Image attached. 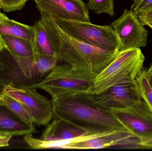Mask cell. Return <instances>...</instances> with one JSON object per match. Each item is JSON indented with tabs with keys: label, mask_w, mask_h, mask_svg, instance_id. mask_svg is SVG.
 Listing matches in <instances>:
<instances>
[{
	"label": "cell",
	"mask_w": 152,
	"mask_h": 151,
	"mask_svg": "<svg viewBox=\"0 0 152 151\" xmlns=\"http://www.w3.org/2000/svg\"><path fill=\"white\" fill-rule=\"evenodd\" d=\"M52 102L53 117L65 119L90 132L127 130L110 111L96 103L92 93L80 92L67 95L52 99Z\"/></svg>",
	"instance_id": "6da1fadb"
},
{
	"label": "cell",
	"mask_w": 152,
	"mask_h": 151,
	"mask_svg": "<svg viewBox=\"0 0 152 151\" xmlns=\"http://www.w3.org/2000/svg\"><path fill=\"white\" fill-rule=\"evenodd\" d=\"M56 25L61 39L59 60L76 70L86 72L94 77L119 52L103 49L76 40Z\"/></svg>",
	"instance_id": "7a4b0ae2"
},
{
	"label": "cell",
	"mask_w": 152,
	"mask_h": 151,
	"mask_svg": "<svg viewBox=\"0 0 152 151\" xmlns=\"http://www.w3.org/2000/svg\"><path fill=\"white\" fill-rule=\"evenodd\" d=\"M145 57L141 49L121 51L102 72L94 77L92 93L98 95L111 87L125 82H133L143 69Z\"/></svg>",
	"instance_id": "3957f363"
},
{
	"label": "cell",
	"mask_w": 152,
	"mask_h": 151,
	"mask_svg": "<svg viewBox=\"0 0 152 151\" xmlns=\"http://www.w3.org/2000/svg\"><path fill=\"white\" fill-rule=\"evenodd\" d=\"M94 78L89 74L76 70L68 64L58 65L35 87L46 91L52 99H54L80 92L92 93Z\"/></svg>",
	"instance_id": "277c9868"
},
{
	"label": "cell",
	"mask_w": 152,
	"mask_h": 151,
	"mask_svg": "<svg viewBox=\"0 0 152 151\" xmlns=\"http://www.w3.org/2000/svg\"><path fill=\"white\" fill-rule=\"evenodd\" d=\"M50 17L58 26L76 40L110 51H121L119 40L110 26Z\"/></svg>",
	"instance_id": "5b68a950"
},
{
	"label": "cell",
	"mask_w": 152,
	"mask_h": 151,
	"mask_svg": "<svg viewBox=\"0 0 152 151\" xmlns=\"http://www.w3.org/2000/svg\"><path fill=\"white\" fill-rule=\"evenodd\" d=\"M32 58L21 57L9 48L0 51V85L21 89L40 82Z\"/></svg>",
	"instance_id": "8992f818"
},
{
	"label": "cell",
	"mask_w": 152,
	"mask_h": 151,
	"mask_svg": "<svg viewBox=\"0 0 152 151\" xmlns=\"http://www.w3.org/2000/svg\"><path fill=\"white\" fill-rule=\"evenodd\" d=\"M37 89L34 87L18 89L6 86L3 87L1 93L18 101L32 117L34 124L47 126L53 118L52 102Z\"/></svg>",
	"instance_id": "52a82bcc"
},
{
	"label": "cell",
	"mask_w": 152,
	"mask_h": 151,
	"mask_svg": "<svg viewBox=\"0 0 152 151\" xmlns=\"http://www.w3.org/2000/svg\"><path fill=\"white\" fill-rule=\"evenodd\" d=\"M110 111L140 143L152 141V113L142 99L132 106L112 109Z\"/></svg>",
	"instance_id": "ba28073f"
},
{
	"label": "cell",
	"mask_w": 152,
	"mask_h": 151,
	"mask_svg": "<svg viewBox=\"0 0 152 151\" xmlns=\"http://www.w3.org/2000/svg\"><path fill=\"white\" fill-rule=\"evenodd\" d=\"M110 26L119 40L121 51L146 46L149 33L132 9H125Z\"/></svg>",
	"instance_id": "9c48e42d"
},
{
	"label": "cell",
	"mask_w": 152,
	"mask_h": 151,
	"mask_svg": "<svg viewBox=\"0 0 152 151\" xmlns=\"http://www.w3.org/2000/svg\"><path fill=\"white\" fill-rule=\"evenodd\" d=\"M140 142L127 130H112L93 138L59 144L54 149L92 150L116 146L139 147Z\"/></svg>",
	"instance_id": "30bf717a"
},
{
	"label": "cell",
	"mask_w": 152,
	"mask_h": 151,
	"mask_svg": "<svg viewBox=\"0 0 152 151\" xmlns=\"http://www.w3.org/2000/svg\"><path fill=\"white\" fill-rule=\"evenodd\" d=\"M41 15L90 22L89 10L82 0H34Z\"/></svg>",
	"instance_id": "8fae6325"
},
{
	"label": "cell",
	"mask_w": 152,
	"mask_h": 151,
	"mask_svg": "<svg viewBox=\"0 0 152 151\" xmlns=\"http://www.w3.org/2000/svg\"><path fill=\"white\" fill-rule=\"evenodd\" d=\"M34 26L36 30L34 52L58 58L61 39L56 24L50 16L43 14Z\"/></svg>",
	"instance_id": "7c38bea8"
},
{
	"label": "cell",
	"mask_w": 152,
	"mask_h": 151,
	"mask_svg": "<svg viewBox=\"0 0 152 151\" xmlns=\"http://www.w3.org/2000/svg\"><path fill=\"white\" fill-rule=\"evenodd\" d=\"M94 98L99 106L109 111L132 106L142 100L133 87V82L114 85L99 95H94Z\"/></svg>",
	"instance_id": "4fadbf2b"
},
{
	"label": "cell",
	"mask_w": 152,
	"mask_h": 151,
	"mask_svg": "<svg viewBox=\"0 0 152 151\" xmlns=\"http://www.w3.org/2000/svg\"><path fill=\"white\" fill-rule=\"evenodd\" d=\"M36 132L34 126L26 123L4 105H0V135L25 136Z\"/></svg>",
	"instance_id": "5bb4252c"
},
{
	"label": "cell",
	"mask_w": 152,
	"mask_h": 151,
	"mask_svg": "<svg viewBox=\"0 0 152 151\" xmlns=\"http://www.w3.org/2000/svg\"><path fill=\"white\" fill-rule=\"evenodd\" d=\"M0 34L22 38L34 43L36 30L34 25H25L10 19L5 14L2 13L0 15Z\"/></svg>",
	"instance_id": "9a60e30c"
},
{
	"label": "cell",
	"mask_w": 152,
	"mask_h": 151,
	"mask_svg": "<svg viewBox=\"0 0 152 151\" xmlns=\"http://www.w3.org/2000/svg\"><path fill=\"white\" fill-rule=\"evenodd\" d=\"M1 36L9 49L16 56L26 58L34 56V50L32 42L7 35H2Z\"/></svg>",
	"instance_id": "2e32d148"
},
{
	"label": "cell",
	"mask_w": 152,
	"mask_h": 151,
	"mask_svg": "<svg viewBox=\"0 0 152 151\" xmlns=\"http://www.w3.org/2000/svg\"><path fill=\"white\" fill-rule=\"evenodd\" d=\"M133 87L137 92L152 113V87L151 79L143 69L133 82Z\"/></svg>",
	"instance_id": "e0dca14e"
},
{
	"label": "cell",
	"mask_w": 152,
	"mask_h": 151,
	"mask_svg": "<svg viewBox=\"0 0 152 151\" xmlns=\"http://www.w3.org/2000/svg\"><path fill=\"white\" fill-rule=\"evenodd\" d=\"M34 62L37 76L40 81L45 78L57 65L58 59L38 52H34Z\"/></svg>",
	"instance_id": "ac0fdd59"
},
{
	"label": "cell",
	"mask_w": 152,
	"mask_h": 151,
	"mask_svg": "<svg viewBox=\"0 0 152 151\" xmlns=\"http://www.w3.org/2000/svg\"><path fill=\"white\" fill-rule=\"evenodd\" d=\"M1 93L4 105L26 123L34 126L32 117L23 105L15 98L4 93Z\"/></svg>",
	"instance_id": "d6986e66"
},
{
	"label": "cell",
	"mask_w": 152,
	"mask_h": 151,
	"mask_svg": "<svg viewBox=\"0 0 152 151\" xmlns=\"http://www.w3.org/2000/svg\"><path fill=\"white\" fill-rule=\"evenodd\" d=\"M86 5L88 10L96 14L105 13L112 17L115 15L113 0H88Z\"/></svg>",
	"instance_id": "ffe728a7"
},
{
	"label": "cell",
	"mask_w": 152,
	"mask_h": 151,
	"mask_svg": "<svg viewBox=\"0 0 152 151\" xmlns=\"http://www.w3.org/2000/svg\"><path fill=\"white\" fill-rule=\"evenodd\" d=\"M28 0H0L1 9L9 12L20 10Z\"/></svg>",
	"instance_id": "44dd1931"
},
{
	"label": "cell",
	"mask_w": 152,
	"mask_h": 151,
	"mask_svg": "<svg viewBox=\"0 0 152 151\" xmlns=\"http://www.w3.org/2000/svg\"><path fill=\"white\" fill-rule=\"evenodd\" d=\"M135 13L144 25L148 26L152 29V9L138 12Z\"/></svg>",
	"instance_id": "7402d4cb"
},
{
	"label": "cell",
	"mask_w": 152,
	"mask_h": 151,
	"mask_svg": "<svg viewBox=\"0 0 152 151\" xmlns=\"http://www.w3.org/2000/svg\"><path fill=\"white\" fill-rule=\"evenodd\" d=\"M131 9L135 13L152 9V0H140L137 2L133 3Z\"/></svg>",
	"instance_id": "603a6c76"
},
{
	"label": "cell",
	"mask_w": 152,
	"mask_h": 151,
	"mask_svg": "<svg viewBox=\"0 0 152 151\" xmlns=\"http://www.w3.org/2000/svg\"><path fill=\"white\" fill-rule=\"evenodd\" d=\"M12 137L11 136L0 135V147L9 146V142Z\"/></svg>",
	"instance_id": "cb8c5ba5"
},
{
	"label": "cell",
	"mask_w": 152,
	"mask_h": 151,
	"mask_svg": "<svg viewBox=\"0 0 152 151\" xmlns=\"http://www.w3.org/2000/svg\"><path fill=\"white\" fill-rule=\"evenodd\" d=\"M139 147L145 149H152V140L149 142L141 143L139 144Z\"/></svg>",
	"instance_id": "d4e9b609"
},
{
	"label": "cell",
	"mask_w": 152,
	"mask_h": 151,
	"mask_svg": "<svg viewBox=\"0 0 152 151\" xmlns=\"http://www.w3.org/2000/svg\"><path fill=\"white\" fill-rule=\"evenodd\" d=\"M2 12H0V15L1 14ZM7 45L5 43V42H4V40L3 39L1 35L0 34V51L2 50L3 49L5 48H7Z\"/></svg>",
	"instance_id": "484cf974"
},
{
	"label": "cell",
	"mask_w": 152,
	"mask_h": 151,
	"mask_svg": "<svg viewBox=\"0 0 152 151\" xmlns=\"http://www.w3.org/2000/svg\"><path fill=\"white\" fill-rule=\"evenodd\" d=\"M146 74L150 79H152V64L150 66V67L146 70Z\"/></svg>",
	"instance_id": "4316f807"
},
{
	"label": "cell",
	"mask_w": 152,
	"mask_h": 151,
	"mask_svg": "<svg viewBox=\"0 0 152 151\" xmlns=\"http://www.w3.org/2000/svg\"><path fill=\"white\" fill-rule=\"evenodd\" d=\"M3 101L2 95V93H0V105H3Z\"/></svg>",
	"instance_id": "83f0119b"
},
{
	"label": "cell",
	"mask_w": 152,
	"mask_h": 151,
	"mask_svg": "<svg viewBox=\"0 0 152 151\" xmlns=\"http://www.w3.org/2000/svg\"><path fill=\"white\" fill-rule=\"evenodd\" d=\"M132 1H134V3H137L140 1V0H132Z\"/></svg>",
	"instance_id": "f1b7e54d"
},
{
	"label": "cell",
	"mask_w": 152,
	"mask_h": 151,
	"mask_svg": "<svg viewBox=\"0 0 152 151\" xmlns=\"http://www.w3.org/2000/svg\"><path fill=\"white\" fill-rule=\"evenodd\" d=\"M151 84L152 87V79H151Z\"/></svg>",
	"instance_id": "f546056e"
},
{
	"label": "cell",
	"mask_w": 152,
	"mask_h": 151,
	"mask_svg": "<svg viewBox=\"0 0 152 151\" xmlns=\"http://www.w3.org/2000/svg\"><path fill=\"white\" fill-rule=\"evenodd\" d=\"M1 4H0V11H1Z\"/></svg>",
	"instance_id": "4dcf8cb0"
}]
</instances>
